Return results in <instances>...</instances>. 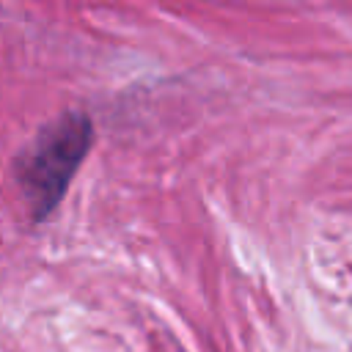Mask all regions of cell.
<instances>
[{
	"instance_id": "cell-1",
	"label": "cell",
	"mask_w": 352,
	"mask_h": 352,
	"mask_svg": "<svg viewBox=\"0 0 352 352\" xmlns=\"http://www.w3.org/2000/svg\"><path fill=\"white\" fill-rule=\"evenodd\" d=\"M94 143V121L69 110L38 129V135L16 154L14 176L36 223L47 220L63 201L77 168Z\"/></svg>"
}]
</instances>
